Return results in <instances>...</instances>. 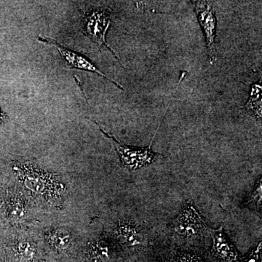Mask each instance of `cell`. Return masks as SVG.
Returning a JSON list of instances; mask_svg holds the SVG:
<instances>
[{
  "label": "cell",
  "mask_w": 262,
  "mask_h": 262,
  "mask_svg": "<svg viewBox=\"0 0 262 262\" xmlns=\"http://www.w3.org/2000/svg\"><path fill=\"white\" fill-rule=\"evenodd\" d=\"M111 25V11L108 8H96L84 15V29L88 37L98 46H104L119 60L106 41V34Z\"/></svg>",
  "instance_id": "cell-4"
},
{
  "label": "cell",
  "mask_w": 262,
  "mask_h": 262,
  "mask_svg": "<svg viewBox=\"0 0 262 262\" xmlns=\"http://www.w3.org/2000/svg\"><path fill=\"white\" fill-rule=\"evenodd\" d=\"M211 254L218 262H238L241 257L238 250L224 231L223 227L211 229Z\"/></svg>",
  "instance_id": "cell-7"
},
{
  "label": "cell",
  "mask_w": 262,
  "mask_h": 262,
  "mask_svg": "<svg viewBox=\"0 0 262 262\" xmlns=\"http://www.w3.org/2000/svg\"><path fill=\"white\" fill-rule=\"evenodd\" d=\"M114 234L120 244L127 247H140L146 244L144 234L137 226L129 221H120L115 226Z\"/></svg>",
  "instance_id": "cell-8"
},
{
  "label": "cell",
  "mask_w": 262,
  "mask_h": 262,
  "mask_svg": "<svg viewBox=\"0 0 262 262\" xmlns=\"http://www.w3.org/2000/svg\"><path fill=\"white\" fill-rule=\"evenodd\" d=\"M261 241H260L247 254L241 256L238 262H261Z\"/></svg>",
  "instance_id": "cell-16"
},
{
  "label": "cell",
  "mask_w": 262,
  "mask_h": 262,
  "mask_svg": "<svg viewBox=\"0 0 262 262\" xmlns=\"http://www.w3.org/2000/svg\"><path fill=\"white\" fill-rule=\"evenodd\" d=\"M194 3L198 21L206 37L208 58L211 64H213L217 57L215 45L217 21L214 7L211 2L196 1Z\"/></svg>",
  "instance_id": "cell-5"
},
{
  "label": "cell",
  "mask_w": 262,
  "mask_h": 262,
  "mask_svg": "<svg viewBox=\"0 0 262 262\" xmlns=\"http://www.w3.org/2000/svg\"><path fill=\"white\" fill-rule=\"evenodd\" d=\"M261 86L258 84H254L251 89V97L245 108L248 112H251L257 117L258 120L261 119Z\"/></svg>",
  "instance_id": "cell-12"
},
{
  "label": "cell",
  "mask_w": 262,
  "mask_h": 262,
  "mask_svg": "<svg viewBox=\"0 0 262 262\" xmlns=\"http://www.w3.org/2000/svg\"><path fill=\"white\" fill-rule=\"evenodd\" d=\"M45 238L52 248L60 252L67 251L73 242L72 232L64 227L49 229L45 233Z\"/></svg>",
  "instance_id": "cell-9"
},
{
  "label": "cell",
  "mask_w": 262,
  "mask_h": 262,
  "mask_svg": "<svg viewBox=\"0 0 262 262\" xmlns=\"http://www.w3.org/2000/svg\"><path fill=\"white\" fill-rule=\"evenodd\" d=\"M99 128L105 136L113 141L120 157L122 165L125 168L130 169L131 170H138L143 167L151 165L155 160L161 157V155L154 152L151 149V144L154 139L147 147H135V146L122 144L113 136L110 135L100 127Z\"/></svg>",
  "instance_id": "cell-3"
},
{
  "label": "cell",
  "mask_w": 262,
  "mask_h": 262,
  "mask_svg": "<svg viewBox=\"0 0 262 262\" xmlns=\"http://www.w3.org/2000/svg\"><path fill=\"white\" fill-rule=\"evenodd\" d=\"M13 170L24 188L32 195L46 203H61L67 189L55 174L30 163H18Z\"/></svg>",
  "instance_id": "cell-1"
},
{
  "label": "cell",
  "mask_w": 262,
  "mask_h": 262,
  "mask_svg": "<svg viewBox=\"0 0 262 262\" xmlns=\"http://www.w3.org/2000/svg\"><path fill=\"white\" fill-rule=\"evenodd\" d=\"M89 253L94 261H106L111 256V248L107 242L103 239H98L90 243Z\"/></svg>",
  "instance_id": "cell-11"
},
{
  "label": "cell",
  "mask_w": 262,
  "mask_h": 262,
  "mask_svg": "<svg viewBox=\"0 0 262 262\" xmlns=\"http://www.w3.org/2000/svg\"><path fill=\"white\" fill-rule=\"evenodd\" d=\"M15 251L19 257L26 260H32L37 256V250L35 245L28 239H19L15 244Z\"/></svg>",
  "instance_id": "cell-13"
},
{
  "label": "cell",
  "mask_w": 262,
  "mask_h": 262,
  "mask_svg": "<svg viewBox=\"0 0 262 262\" xmlns=\"http://www.w3.org/2000/svg\"><path fill=\"white\" fill-rule=\"evenodd\" d=\"M261 177L258 178L256 181V184L253 187L252 192L248 196L246 201V206L252 211H257L261 213V201H262V184Z\"/></svg>",
  "instance_id": "cell-14"
},
{
  "label": "cell",
  "mask_w": 262,
  "mask_h": 262,
  "mask_svg": "<svg viewBox=\"0 0 262 262\" xmlns=\"http://www.w3.org/2000/svg\"><path fill=\"white\" fill-rule=\"evenodd\" d=\"M7 212L11 220L17 222L24 220L27 217L28 210L23 196L16 194L10 198L9 203H8Z\"/></svg>",
  "instance_id": "cell-10"
},
{
  "label": "cell",
  "mask_w": 262,
  "mask_h": 262,
  "mask_svg": "<svg viewBox=\"0 0 262 262\" xmlns=\"http://www.w3.org/2000/svg\"><path fill=\"white\" fill-rule=\"evenodd\" d=\"M170 229L174 237L189 241L201 237L209 230V227L192 201H188L183 204L172 222Z\"/></svg>",
  "instance_id": "cell-2"
},
{
  "label": "cell",
  "mask_w": 262,
  "mask_h": 262,
  "mask_svg": "<svg viewBox=\"0 0 262 262\" xmlns=\"http://www.w3.org/2000/svg\"><path fill=\"white\" fill-rule=\"evenodd\" d=\"M37 39L39 42L51 45V46L56 48L58 52L61 53V56L64 58L65 61H67L69 64L72 66V67H74V68L78 69V70H81L88 71V72H94V73L97 74V75L101 76V77H104L106 80L113 82L117 88L123 91V88H122L120 84L117 83L115 80L110 79V77H107L106 75H104L102 72L98 70L97 67L95 66L92 61H90V60L88 59L85 57L63 47L59 43L57 42L56 40H53V39H51V38L39 36Z\"/></svg>",
  "instance_id": "cell-6"
},
{
  "label": "cell",
  "mask_w": 262,
  "mask_h": 262,
  "mask_svg": "<svg viewBox=\"0 0 262 262\" xmlns=\"http://www.w3.org/2000/svg\"><path fill=\"white\" fill-rule=\"evenodd\" d=\"M171 262H207L199 253L191 250H178L173 253Z\"/></svg>",
  "instance_id": "cell-15"
}]
</instances>
